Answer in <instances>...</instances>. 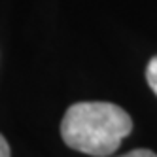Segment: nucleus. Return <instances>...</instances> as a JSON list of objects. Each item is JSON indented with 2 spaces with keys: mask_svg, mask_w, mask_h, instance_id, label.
<instances>
[{
  "mask_svg": "<svg viewBox=\"0 0 157 157\" xmlns=\"http://www.w3.org/2000/svg\"><path fill=\"white\" fill-rule=\"evenodd\" d=\"M0 157H10V146L2 134H0Z\"/></svg>",
  "mask_w": 157,
  "mask_h": 157,
  "instance_id": "nucleus-4",
  "label": "nucleus"
},
{
  "mask_svg": "<svg viewBox=\"0 0 157 157\" xmlns=\"http://www.w3.org/2000/svg\"><path fill=\"white\" fill-rule=\"evenodd\" d=\"M121 157H157V155L153 151H150V150H132V151L121 155Z\"/></svg>",
  "mask_w": 157,
  "mask_h": 157,
  "instance_id": "nucleus-3",
  "label": "nucleus"
},
{
  "mask_svg": "<svg viewBox=\"0 0 157 157\" xmlns=\"http://www.w3.org/2000/svg\"><path fill=\"white\" fill-rule=\"evenodd\" d=\"M146 80H148V85L151 87V91L157 97V55L148 63V68H146Z\"/></svg>",
  "mask_w": 157,
  "mask_h": 157,
  "instance_id": "nucleus-2",
  "label": "nucleus"
},
{
  "mask_svg": "<svg viewBox=\"0 0 157 157\" xmlns=\"http://www.w3.org/2000/svg\"><path fill=\"white\" fill-rule=\"evenodd\" d=\"M132 131V119L112 102L72 104L61 121V136L66 146L87 155H112Z\"/></svg>",
  "mask_w": 157,
  "mask_h": 157,
  "instance_id": "nucleus-1",
  "label": "nucleus"
}]
</instances>
